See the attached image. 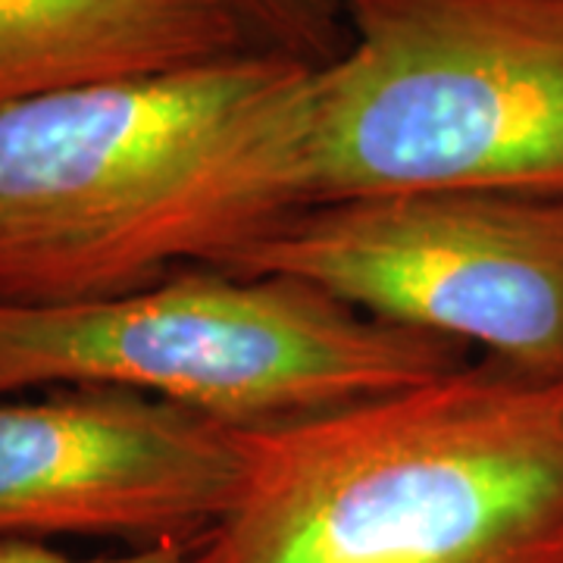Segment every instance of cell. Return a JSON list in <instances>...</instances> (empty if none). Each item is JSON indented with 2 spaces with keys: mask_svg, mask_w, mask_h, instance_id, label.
Returning a JSON list of instances; mask_svg holds the SVG:
<instances>
[{
  "mask_svg": "<svg viewBox=\"0 0 563 563\" xmlns=\"http://www.w3.org/2000/svg\"><path fill=\"white\" fill-rule=\"evenodd\" d=\"M310 66L242 51L0 113V303L222 269L310 207Z\"/></svg>",
  "mask_w": 563,
  "mask_h": 563,
  "instance_id": "1",
  "label": "cell"
},
{
  "mask_svg": "<svg viewBox=\"0 0 563 563\" xmlns=\"http://www.w3.org/2000/svg\"><path fill=\"white\" fill-rule=\"evenodd\" d=\"M313 73L310 203L404 191L563 195V0H335Z\"/></svg>",
  "mask_w": 563,
  "mask_h": 563,
  "instance_id": "4",
  "label": "cell"
},
{
  "mask_svg": "<svg viewBox=\"0 0 563 563\" xmlns=\"http://www.w3.org/2000/svg\"><path fill=\"white\" fill-rule=\"evenodd\" d=\"M242 51L261 47L217 0H0V113Z\"/></svg>",
  "mask_w": 563,
  "mask_h": 563,
  "instance_id": "7",
  "label": "cell"
},
{
  "mask_svg": "<svg viewBox=\"0 0 563 563\" xmlns=\"http://www.w3.org/2000/svg\"><path fill=\"white\" fill-rule=\"evenodd\" d=\"M470 344L366 317L291 276L181 266L113 301L0 303V398L110 385L232 432L317 420L442 379Z\"/></svg>",
  "mask_w": 563,
  "mask_h": 563,
  "instance_id": "3",
  "label": "cell"
},
{
  "mask_svg": "<svg viewBox=\"0 0 563 563\" xmlns=\"http://www.w3.org/2000/svg\"><path fill=\"white\" fill-rule=\"evenodd\" d=\"M239 432L110 385L0 398V542L195 548L239 492Z\"/></svg>",
  "mask_w": 563,
  "mask_h": 563,
  "instance_id": "6",
  "label": "cell"
},
{
  "mask_svg": "<svg viewBox=\"0 0 563 563\" xmlns=\"http://www.w3.org/2000/svg\"><path fill=\"white\" fill-rule=\"evenodd\" d=\"M239 442L191 563H563V376L483 357Z\"/></svg>",
  "mask_w": 563,
  "mask_h": 563,
  "instance_id": "2",
  "label": "cell"
},
{
  "mask_svg": "<svg viewBox=\"0 0 563 563\" xmlns=\"http://www.w3.org/2000/svg\"><path fill=\"white\" fill-rule=\"evenodd\" d=\"M0 563H191V548L161 544V548H129L125 554L73 558L51 542L3 539L0 542Z\"/></svg>",
  "mask_w": 563,
  "mask_h": 563,
  "instance_id": "9",
  "label": "cell"
},
{
  "mask_svg": "<svg viewBox=\"0 0 563 563\" xmlns=\"http://www.w3.org/2000/svg\"><path fill=\"white\" fill-rule=\"evenodd\" d=\"M261 51L325 69L351 47L335 0H217Z\"/></svg>",
  "mask_w": 563,
  "mask_h": 563,
  "instance_id": "8",
  "label": "cell"
},
{
  "mask_svg": "<svg viewBox=\"0 0 563 563\" xmlns=\"http://www.w3.org/2000/svg\"><path fill=\"white\" fill-rule=\"evenodd\" d=\"M563 376V195L404 191L301 207L222 266Z\"/></svg>",
  "mask_w": 563,
  "mask_h": 563,
  "instance_id": "5",
  "label": "cell"
}]
</instances>
